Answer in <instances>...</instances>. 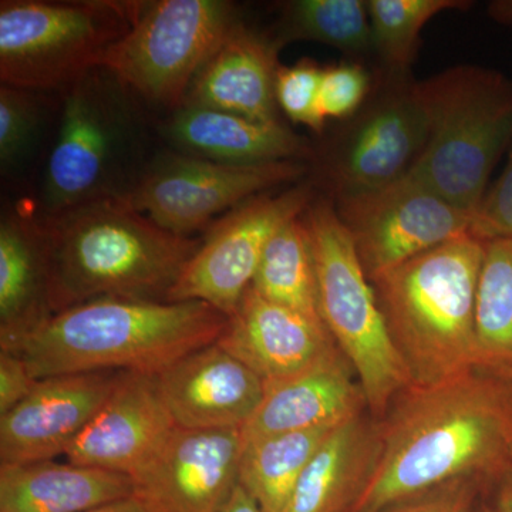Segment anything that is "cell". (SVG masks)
<instances>
[{
	"instance_id": "1",
	"label": "cell",
	"mask_w": 512,
	"mask_h": 512,
	"mask_svg": "<svg viewBox=\"0 0 512 512\" xmlns=\"http://www.w3.org/2000/svg\"><path fill=\"white\" fill-rule=\"evenodd\" d=\"M382 426V453L353 512L383 507L460 477L497 487L512 466V382L480 370L410 386Z\"/></svg>"
},
{
	"instance_id": "2",
	"label": "cell",
	"mask_w": 512,
	"mask_h": 512,
	"mask_svg": "<svg viewBox=\"0 0 512 512\" xmlns=\"http://www.w3.org/2000/svg\"><path fill=\"white\" fill-rule=\"evenodd\" d=\"M36 218L53 315L103 298L167 302L201 244L158 227L124 197Z\"/></svg>"
},
{
	"instance_id": "3",
	"label": "cell",
	"mask_w": 512,
	"mask_h": 512,
	"mask_svg": "<svg viewBox=\"0 0 512 512\" xmlns=\"http://www.w3.org/2000/svg\"><path fill=\"white\" fill-rule=\"evenodd\" d=\"M228 316L200 301L103 298L57 312L9 349L37 380L70 373L157 375L220 338Z\"/></svg>"
},
{
	"instance_id": "4",
	"label": "cell",
	"mask_w": 512,
	"mask_h": 512,
	"mask_svg": "<svg viewBox=\"0 0 512 512\" xmlns=\"http://www.w3.org/2000/svg\"><path fill=\"white\" fill-rule=\"evenodd\" d=\"M484 242L463 235L373 279L413 386L476 370V299Z\"/></svg>"
},
{
	"instance_id": "5",
	"label": "cell",
	"mask_w": 512,
	"mask_h": 512,
	"mask_svg": "<svg viewBox=\"0 0 512 512\" xmlns=\"http://www.w3.org/2000/svg\"><path fill=\"white\" fill-rule=\"evenodd\" d=\"M62 92L59 126L40 183V215L126 197L144 165L141 101L99 67Z\"/></svg>"
},
{
	"instance_id": "6",
	"label": "cell",
	"mask_w": 512,
	"mask_h": 512,
	"mask_svg": "<svg viewBox=\"0 0 512 512\" xmlns=\"http://www.w3.org/2000/svg\"><path fill=\"white\" fill-rule=\"evenodd\" d=\"M429 138L410 175L474 215L512 144V80L458 64L420 82Z\"/></svg>"
},
{
	"instance_id": "7",
	"label": "cell",
	"mask_w": 512,
	"mask_h": 512,
	"mask_svg": "<svg viewBox=\"0 0 512 512\" xmlns=\"http://www.w3.org/2000/svg\"><path fill=\"white\" fill-rule=\"evenodd\" d=\"M303 217L311 232L323 323L352 366L367 409L382 420L412 379L335 204L318 194Z\"/></svg>"
},
{
	"instance_id": "8",
	"label": "cell",
	"mask_w": 512,
	"mask_h": 512,
	"mask_svg": "<svg viewBox=\"0 0 512 512\" xmlns=\"http://www.w3.org/2000/svg\"><path fill=\"white\" fill-rule=\"evenodd\" d=\"M372 70V92L363 106L313 146L308 178L332 202L402 180L426 148L429 114L420 82L412 73Z\"/></svg>"
},
{
	"instance_id": "9",
	"label": "cell",
	"mask_w": 512,
	"mask_h": 512,
	"mask_svg": "<svg viewBox=\"0 0 512 512\" xmlns=\"http://www.w3.org/2000/svg\"><path fill=\"white\" fill-rule=\"evenodd\" d=\"M138 8L136 0H2V84L37 93L64 89L104 66Z\"/></svg>"
},
{
	"instance_id": "10",
	"label": "cell",
	"mask_w": 512,
	"mask_h": 512,
	"mask_svg": "<svg viewBox=\"0 0 512 512\" xmlns=\"http://www.w3.org/2000/svg\"><path fill=\"white\" fill-rule=\"evenodd\" d=\"M239 20L237 6L225 0H140L133 26L103 67L138 100L171 113Z\"/></svg>"
},
{
	"instance_id": "11",
	"label": "cell",
	"mask_w": 512,
	"mask_h": 512,
	"mask_svg": "<svg viewBox=\"0 0 512 512\" xmlns=\"http://www.w3.org/2000/svg\"><path fill=\"white\" fill-rule=\"evenodd\" d=\"M308 175L309 164L302 161L234 165L164 151L144 165L124 198L158 227L192 238L256 195L301 183Z\"/></svg>"
},
{
	"instance_id": "12",
	"label": "cell",
	"mask_w": 512,
	"mask_h": 512,
	"mask_svg": "<svg viewBox=\"0 0 512 512\" xmlns=\"http://www.w3.org/2000/svg\"><path fill=\"white\" fill-rule=\"evenodd\" d=\"M318 191L311 180L245 201L212 224L167 296L200 301L231 316L251 288L266 245L284 225L302 217Z\"/></svg>"
},
{
	"instance_id": "13",
	"label": "cell",
	"mask_w": 512,
	"mask_h": 512,
	"mask_svg": "<svg viewBox=\"0 0 512 512\" xmlns=\"http://www.w3.org/2000/svg\"><path fill=\"white\" fill-rule=\"evenodd\" d=\"M369 281L470 232L473 215L417 178L333 202Z\"/></svg>"
},
{
	"instance_id": "14",
	"label": "cell",
	"mask_w": 512,
	"mask_h": 512,
	"mask_svg": "<svg viewBox=\"0 0 512 512\" xmlns=\"http://www.w3.org/2000/svg\"><path fill=\"white\" fill-rule=\"evenodd\" d=\"M244 434L177 427L134 474L136 495L153 512H221L239 485Z\"/></svg>"
},
{
	"instance_id": "15",
	"label": "cell",
	"mask_w": 512,
	"mask_h": 512,
	"mask_svg": "<svg viewBox=\"0 0 512 512\" xmlns=\"http://www.w3.org/2000/svg\"><path fill=\"white\" fill-rule=\"evenodd\" d=\"M124 373H70L37 380L0 416V464L53 460L66 453L119 386Z\"/></svg>"
},
{
	"instance_id": "16",
	"label": "cell",
	"mask_w": 512,
	"mask_h": 512,
	"mask_svg": "<svg viewBox=\"0 0 512 512\" xmlns=\"http://www.w3.org/2000/svg\"><path fill=\"white\" fill-rule=\"evenodd\" d=\"M175 429L157 375L126 372L96 419L64 456L69 463L133 477Z\"/></svg>"
},
{
	"instance_id": "17",
	"label": "cell",
	"mask_w": 512,
	"mask_h": 512,
	"mask_svg": "<svg viewBox=\"0 0 512 512\" xmlns=\"http://www.w3.org/2000/svg\"><path fill=\"white\" fill-rule=\"evenodd\" d=\"M157 380L183 429L242 430L265 394L264 380L217 342L175 360Z\"/></svg>"
},
{
	"instance_id": "18",
	"label": "cell",
	"mask_w": 512,
	"mask_h": 512,
	"mask_svg": "<svg viewBox=\"0 0 512 512\" xmlns=\"http://www.w3.org/2000/svg\"><path fill=\"white\" fill-rule=\"evenodd\" d=\"M217 343L265 384L298 375L340 353L325 326L268 301L252 286Z\"/></svg>"
},
{
	"instance_id": "19",
	"label": "cell",
	"mask_w": 512,
	"mask_h": 512,
	"mask_svg": "<svg viewBox=\"0 0 512 512\" xmlns=\"http://www.w3.org/2000/svg\"><path fill=\"white\" fill-rule=\"evenodd\" d=\"M281 50L269 33L239 20L195 76L184 104L252 120L281 121L276 103Z\"/></svg>"
},
{
	"instance_id": "20",
	"label": "cell",
	"mask_w": 512,
	"mask_h": 512,
	"mask_svg": "<svg viewBox=\"0 0 512 512\" xmlns=\"http://www.w3.org/2000/svg\"><path fill=\"white\" fill-rule=\"evenodd\" d=\"M161 133L178 153L234 165L309 164L315 146L284 121L252 120L188 104L171 111Z\"/></svg>"
},
{
	"instance_id": "21",
	"label": "cell",
	"mask_w": 512,
	"mask_h": 512,
	"mask_svg": "<svg viewBox=\"0 0 512 512\" xmlns=\"http://www.w3.org/2000/svg\"><path fill=\"white\" fill-rule=\"evenodd\" d=\"M365 394L342 353L298 375L265 384L264 399L247 426L244 440L271 434L338 426L365 412Z\"/></svg>"
},
{
	"instance_id": "22",
	"label": "cell",
	"mask_w": 512,
	"mask_h": 512,
	"mask_svg": "<svg viewBox=\"0 0 512 512\" xmlns=\"http://www.w3.org/2000/svg\"><path fill=\"white\" fill-rule=\"evenodd\" d=\"M382 453L380 420L340 423L303 471L286 512H353Z\"/></svg>"
},
{
	"instance_id": "23",
	"label": "cell",
	"mask_w": 512,
	"mask_h": 512,
	"mask_svg": "<svg viewBox=\"0 0 512 512\" xmlns=\"http://www.w3.org/2000/svg\"><path fill=\"white\" fill-rule=\"evenodd\" d=\"M136 495L133 477L53 460L0 464V511L87 512Z\"/></svg>"
},
{
	"instance_id": "24",
	"label": "cell",
	"mask_w": 512,
	"mask_h": 512,
	"mask_svg": "<svg viewBox=\"0 0 512 512\" xmlns=\"http://www.w3.org/2000/svg\"><path fill=\"white\" fill-rule=\"evenodd\" d=\"M49 266L36 214L3 211L0 221V349L52 318Z\"/></svg>"
},
{
	"instance_id": "25",
	"label": "cell",
	"mask_w": 512,
	"mask_h": 512,
	"mask_svg": "<svg viewBox=\"0 0 512 512\" xmlns=\"http://www.w3.org/2000/svg\"><path fill=\"white\" fill-rule=\"evenodd\" d=\"M338 426L244 440L239 484L262 512H286L309 461Z\"/></svg>"
},
{
	"instance_id": "26",
	"label": "cell",
	"mask_w": 512,
	"mask_h": 512,
	"mask_svg": "<svg viewBox=\"0 0 512 512\" xmlns=\"http://www.w3.org/2000/svg\"><path fill=\"white\" fill-rule=\"evenodd\" d=\"M281 49L293 42L332 46L350 60L373 57L372 30L366 0H288L278 3L269 32Z\"/></svg>"
},
{
	"instance_id": "27",
	"label": "cell",
	"mask_w": 512,
	"mask_h": 512,
	"mask_svg": "<svg viewBox=\"0 0 512 512\" xmlns=\"http://www.w3.org/2000/svg\"><path fill=\"white\" fill-rule=\"evenodd\" d=\"M476 370L512 382V238L484 242L476 299Z\"/></svg>"
},
{
	"instance_id": "28",
	"label": "cell",
	"mask_w": 512,
	"mask_h": 512,
	"mask_svg": "<svg viewBox=\"0 0 512 512\" xmlns=\"http://www.w3.org/2000/svg\"><path fill=\"white\" fill-rule=\"evenodd\" d=\"M252 288L268 301L325 326L311 232L303 215L279 229L266 245Z\"/></svg>"
},
{
	"instance_id": "29",
	"label": "cell",
	"mask_w": 512,
	"mask_h": 512,
	"mask_svg": "<svg viewBox=\"0 0 512 512\" xmlns=\"http://www.w3.org/2000/svg\"><path fill=\"white\" fill-rule=\"evenodd\" d=\"M376 69L410 74L424 26L450 10H467L470 0H366Z\"/></svg>"
},
{
	"instance_id": "30",
	"label": "cell",
	"mask_w": 512,
	"mask_h": 512,
	"mask_svg": "<svg viewBox=\"0 0 512 512\" xmlns=\"http://www.w3.org/2000/svg\"><path fill=\"white\" fill-rule=\"evenodd\" d=\"M40 93L0 87V165L2 174L18 170L37 144L45 113Z\"/></svg>"
},
{
	"instance_id": "31",
	"label": "cell",
	"mask_w": 512,
	"mask_h": 512,
	"mask_svg": "<svg viewBox=\"0 0 512 512\" xmlns=\"http://www.w3.org/2000/svg\"><path fill=\"white\" fill-rule=\"evenodd\" d=\"M322 69L316 60H298L292 66H281L276 77V103L279 110L296 124L308 127L322 136L326 121L320 110V77Z\"/></svg>"
},
{
	"instance_id": "32",
	"label": "cell",
	"mask_w": 512,
	"mask_h": 512,
	"mask_svg": "<svg viewBox=\"0 0 512 512\" xmlns=\"http://www.w3.org/2000/svg\"><path fill=\"white\" fill-rule=\"evenodd\" d=\"M373 70L365 62L343 60L323 66L320 77V110L326 121L349 119L372 92Z\"/></svg>"
},
{
	"instance_id": "33",
	"label": "cell",
	"mask_w": 512,
	"mask_h": 512,
	"mask_svg": "<svg viewBox=\"0 0 512 512\" xmlns=\"http://www.w3.org/2000/svg\"><path fill=\"white\" fill-rule=\"evenodd\" d=\"M491 483L460 477L393 501L377 512H474Z\"/></svg>"
},
{
	"instance_id": "34",
	"label": "cell",
	"mask_w": 512,
	"mask_h": 512,
	"mask_svg": "<svg viewBox=\"0 0 512 512\" xmlns=\"http://www.w3.org/2000/svg\"><path fill=\"white\" fill-rule=\"evenodd\" d=\"M468 234L483 242L512 238V144L503 173L485 192L474 212Z\"/></svg>"
},
{
	"instance_id": "35",
	"label": "cell",
	"mask_w": 512,
	"mask_h": 512,
	"mask_svg": "<svg viewBox=\"0 0 512 512\" xmlns=\"http://www.w3.org/2000/svg\"><path fill=\"white\" fill-rule=\"evenodd\" d=\"M36 383L22 357L0 350V416L25 400Z\"/></svg>"
},
{
	"instance_id": "36",
	"label": "cell",
	"mask_w": 512,
	"mask_h": 512,
	"mask_svg": "<svg viewBox=\"0 0 512 512\" xmlns=\"http://www.w3.org/2000/svg\"><path fill=\"white\" fill-rule=\"evenodd\" d=\"M221 512H262V510L252 500L251 495L239 484L237 490L231 495V498H229L228 503L225 504Z\"/></svg>"
},
{
	"instance_id": "37",
	"label": "cell",
	"mask_w": 512,
	"mask_h": 512,
	"mask_svg": "<svg viewBox=\"0 0 512 512\" xmlns=\"http://www.w3.org/2000/svg\"><path fill=\"white\" fill-rule=\"evenodd\" d=\"M87 512H153L147 507L141 498L137 495L133 497L124 498V500L114 501V503L101 505L99 508H94Z\"/></svg>"
},
{
	"instance_id": "38",
	"label": "cell",
	"mask_w": 512,
	"mask_h": 512,
	"mask_svg": "<svg viewBox=\"0 0 512 512\" xmlns=\"http://www.w3.org/2000/svg\"><path fill=\"white\" fill-rule=\"evenodd\" d=\"M497 512H512V473L507 474L497 485L495 494Z\"/></svg>"
},
{
	"instance_id": "39",
	"label": "cell",
	"mask_w": 512,
	"mask_h": 512,
	"mask_svg": "<svg viewBox=\"0 0 512 512\" xmlns=\"http://www.w3.org/2000/svg\"><path fill=\"white\" fill-rule=\"evenodd\" d=\"M487 12L494 22L512 26V0H493L488 3Z\"/></svg>"
},
{
	"instance_id": "40",
	"label": "cell",
	"mask_w": 512,
	"mask_h": 512,
	"mask_svg": "<svg viewBox=\"0 0 512 512\" xmlns=\"http://www.w3.org/2000/svg\"><path fill=\"white\" fill-rule=\"evenodd\" d=\"M474 512H497V508H495V504H487L481 501Z\"/></svg>"
},
{
	"instance_id": "41",
	"label": "cell",
	"mask_w": 512,
	"mask_h": 512,
	"mask_svg": "<svg viewBox=\"0 0 512 512\" xmlns=\"http://www.w3.org/2000/svg\"><path fill=\"white\" fill-rule=\"evenodd\" d=\"M511 473H512V466H511Z\"/></svg>"
},
{
	"instance_id": "42",
	"label": "cell",
	"mask_w": 512,
	"mask_h": 512,
	"mask_svg": "<svg viewBox=\"0 0 512 512\" xmlns=\"http://www.w3.org/2000/svg\"><path fill=\"white\" fill-rule=\"evenodd\" d=\"M0 512H3V511H0Z\"/></svg>"
}]
</instances>
